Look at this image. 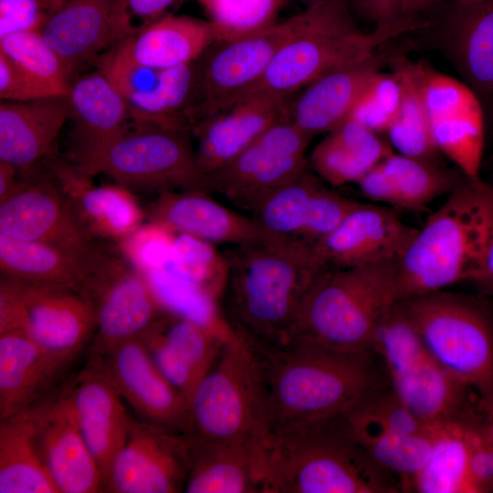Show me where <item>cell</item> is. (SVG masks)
Instances as JSON below:
<instances>
[{
  "label": "cell",
  "instance_id": "6da1fadb",
  "mask_svg": "<svg viewBox=\"0 0 493 493\" xmlns=\"http://www.w3.org/2000/svg\"><path fill=\"white\" fill-rule=\"evenodd\" d=\"M251 345L263 374L266 435L276 426L344 415L388 381L372 351H348L306 341Z\"/></svg>",
  "mask_w": 493,
  "mask_h": 493
},
{
  "label": "cell",
  "instance_id": "7a4b0ae2",
  "mask_svg": "<svg viewBox=\"0 0 493 493\" xmlns=\"http://www.w3.org/2000/svg\"><path fill=\"white\" fill-rule=\"evenodd\" d=\"M225 254L228 275L219 305L229 326L256 346L288 343L309 287L327 268L313 246L264 234Z\"/></svg>",
  "mask_w": 493,
  "mask_h": 493
},
{
  "label": "cell",
  "instance_id": "3957f363",
  "mask_svg": "<svg viewBox=\"0 0 493 493\" xmlns=\"http://www.w3.org/2000/svg\"><path fill=\"white\" fill-rule=\"evenodd\" d=\"M262 493H389L387 472L348 435L340 417L276 426L260 442Z\"/></svg>",
  "mask_w": 493,
  "mask_h": 493
},
{
  "label": "cell",
  "instance_id": "277c9868",
  "mask_svg": "<svg viewBox=\"0 0 493 493\" xmlns=\"http://www.w3.org/2000/svg\"><path fill=\"white\" fill-rule=\"evenodd\" d=\"M398 259L399 299L474 282L493 215V186L464 178L447 194Z\"/></svg>",
  "mask_w": 493,
  "mask_h": 493
},
{
  "label": "cell",
  "instance_id": "5b68a950",
  "mask_svg": "<svg viewBox=\"0 0 493 493\" xmlns=\"http://www.w3.org/2000/svg\"><path fill=\"white\" fill-rule=\"evenodd\" d=\"M399 301L398 260L328 267L309 287L289 341L372 351L380 323Z\"/></svg>",
  "mask_w": 493,
  "mask_h": 493
},
{
  "label": "cell",
  "instance_id": "8992f818",
  "mask_svg": "<svg viewBox=\"0 0 493 493\" xmlns=\"http://www.w3.org/2000/svg\"><path fill=\"white\" fill-rule=\"evenodd\" d=\"M306 10L304 26L278 49L259 81L243 97H293L328 72L374 57L382 45L420 26L407 19L362 32L351 18L347 0H322Z\"/></svg>",
  "mask_w": 493,
  "mask_h": 493
},
{
  "label": "cell",
  "instance_id": "52a82bcc",
  "mask_svg": "<svg viewBox=\"0 0 493 493\" xmlns=\"http://www.w3.org/2000/svg\"><path fill=\"white\" fill-rule=\"evenodd\" d=\"M433 359L493 410V320L481 305L443 290L399 301Z\"/></svg>",
  "mask_w": 493,
  "mask_h": 493
},
{
  "label": "cell",
  "instance_id": "ba28073f",
  "mask_svg": "<svg viewBox=\"0 0 493 493\" xmlns=\"http://www.w3.org/2000/svg\"><path fill=\"white\" fill-rule=\"evenodd\" d=\"M190 434L211 441L260 442L267 432L262 369L253 346L232 328L188 399Z\"/></svg>",
  "mask_w": 493,
  "mask_h": 493
},
{
  "label": "cell",
  "instance_id": "9c48e42d",
  "mask_svg": "<svg viewBox=\"0 0 493 493\" xmlns=\"http://www.w3.org/2000/svg\"><path fill=\"white\" fill-rule=\"evenodd\" d=\"M67 160L91 176L103 174L130 189L207 191L189 129L132 122L107 143Z\"/></svg>",
  "mask_w": 493,
  "mask_h": 493
},
{
  "label": "cell",
  "instance_id": "30bf717a",
  "mask_svg": "<svg viewBox=\"0 0 493 493\" xmlns=\"http://www.w3.org/2000/svg\"><path fill=\"white\" fill-rule=\"evenodd\" d=\"M91 307L96 332L92 352L140 337L166 311L146 277L120 250L98 242L85 257L75 288Z\"/></svg>",
  "mask_w": 493,
  "mask_h": 493
},
{
  "label": "cell",
  "instance_id": "8fae6325",
  "mask_svg": "<svg viewBox=\"0 0 493 493\" xmlns=\"http://www.w3.org/2000/svg\"><path fill=\"white\" fill-rule=\"evenodd\" d=\"M372 350L384 368L390 389L425 424L456 419L467 411L469 391L433 359L404 315L394 313L383 321Z\"/></svg>",
  "mask_w": 493,
  "mask_h": 493
},
{
  "label": "cell",
  "instance_id": "7c38bea8",
  "mask_svg": "<svg viewBox=\"0 0 493 493\" xmlns=\"http://www.w3.org/2000/svg\"><path fill=\"white\" fill-rule=\"evenodd\" d=\"M307 16L305 8L258 33L210 46L199 58L197 84L187 114L190 128L234 104L253 88L278 49L304 26Z\"/></svg>",
  "mask_w": 493,
  "mask_h": 493
},
{
  "label": "cell",
  "instance_id": "4fadbf2b",
  "mask_svg": "<svg viewBox=\"0 0 493 493\" xmlns=\"http://www.w3.org/2000/svg\"><path fill=\"white\" fill-rule=\"evenodd\" d=\"M310 140L286 116L207 175V192L250 215L272 193L309 169L306 150Z\"/></svg>",
  "mask_w": 493,
  "mask_h": 493
},
{
  "label": "cell",
  "instance_id": "5bb4252c",
  "mask_svg": "<svg viewBox=\"0 0 493 493\" xmlns=\"http://www.w3.org/2000/svg\"><path fill=\"white\" fill-rule=\"evenodd\" d=\"M38 164L20 171L18 184L0 201V234L87 253L97 240L79 222L47 164Z\"/></svg>",
  "mask_w": 493,
  "mask_h": 493
},
{
  "label": "cell",
  "instance_id": "9a60e30c",
  "mask_svg": "<svg viewBox=\"0 0 493 493\" xmlns=\"http://www.w3.org/2000/svg\"><path fill=\"white\" fill-rule=\"evenodd\" d=\"M188 433L131 417L126 440L114 457L104 491L183 492L188 470Z\"/></svg>",
  "mask_w": 493,
  "mask_h": 493
},
{
  "label": "cell",
  "instance_id": "2e32d148",
  "mask_svg": "<svg viewBox=\"0 0 493 493\" xmlns=\"http://www.w3.org/2000/svg\"><path fill=\"white\" fill-rule=\"evenodd\" d=\"M97 354L102 357L122 400L136 418L190 434L186 398L160 371L141 336Z\"/></svg>",
  "mask_w": 493,
  "mask_h": 493
},
{
  "label": "cell",
  "instance_id": "e0dca14e",
  "mask_svg": "<svg viewBox=\"0 0 493 493\" xmlns=\"http://www.w3.org/2000/svg\"><path fill=\"white\" fill-rule=\"evenodd\" d=\"M28 411L37 447L59 493L104 491L100 469L79 430L65 383Z\"/></svg>",
  "mask_w": 493,
  "mask_h": 493
},
{
  "label": "cell",
  "instance_id": "ac0fdd59",
  "mask_svg": "<svg viewBox=\"0 0 493 493\" xmlns=\"http://www.w3.org/2000/svg\"><path fill=\"white\" fill-rule=\"evenodd\" d=\"M82 436L102 475L103 488L114 457L123 446L132 414L100 354L65 383Z\"/></svg>",
  "mask_w": 493,
  "mask_h": 493
},
{
  "label": "cell",
  "instance_id": "d6986e66",
  "mask_svg": "<svg viewBox=\"0 0 493 493\" xmlns=\"http://www.w3.org/2000/svg\"><path fill=\"white\" fill-rule=\"evenodd\" d=\"M215 42L208 20L173 15L121 40L94 64L106 74L134 68L163 70L198 59Z\"/></svg>",
  "mask_w": 493,
  "mask_h": 493
},
{
  "label": "cell",
  "instance_id": "ffe728a7",
  "mask_svg": "<svg viewBox=\"0 0 493 493\" xmlns=\"http://www.w3.org/2000/svg\"><path fill=\"white\" fill-rule=\"evenodd\" d=\"M292 97L251 94L193 124L198 165L207 177L222 168L288 114Z\"/></svg>",
  "mask_w": 493,
  "mask_h": 493
},
{
  "label": "cell",
  "instance_id": "44dd1931",
  "mask_svg": "<svg viewBox=\"0 0 493 493\" xmlns=\"http://www.w3.org/2000/svg\"><path fill=\"white\" fill-rule=\"evenodd\" d=\"M15 280L24 306L26 331L49 353L74 361L96 332L88 301L70 286Z\"/></svg>",
  "mask_w": 493,
  "mask_h": 493
},
{
  "label": "cell",
  "instance_id": "7402d4cb",
  "mask_svg": "<svg viewBox=\"0 0 493 493\" xmlns=\"http://www.w3.org/2000/svg\"><path fill=\"white\" fill-rule=\"evenodd\" d=\"M231 330L215 328L166 310L142 339L154 362L186 398L216 361Z\"/></svg>",
  "mask_w": 493,
  "mask_h": 493
},
{
  "label": "cell",
  "instance_id": "603a6c76",
  "mask_svg": "<svg viewBox=\"0 0 493 493\" xmlns=\"http://www.w3.org/2000/svg\"><path fill=\"white\" fill-rule=\"evenodd\" d=\"M415 231L388 208L358 202L313 247L327 268L359 267L398 260Z\"/></svg>",
  "mask_w": 493,
  "mask_h": 493
},
{
  "label": "cell",
  "instance_id": "cb8c5ba5",
  "mask_svg": "<svg viewBox=\"0 0 493 493\" xmlns=\"http://www.w3.org/2000/svg\"><path fill=\"white\" fill-rule=\"evenodd\" d=\"M46 164L79 222L94 239L119 242L146 218L130 188L117 183L96 185L91 175L67 159L48 156Z\"/></svg>",
  "mask_w": 493,
  "mask_h": 493
},
{
  "label": "cell",
  "instance_id": "d4e9b609",
  "mask_svg": "<svg viewBox=\"0 0 493 493\" xmlns=\"http://www.w3.org/2000/svg\"><path fill=\"white\" fill-rule=\"evenodd\" d=\"M148 220L160 222L176 234L189 235L215 246L251 242L265 233L257 222L207 191H163L144 207Z\"/></svg>",
  "mask_w": 493,
  "mask_h": 493
},
{
  "label": "cell",
  "instance_id": "484cf974",
  "mask_svg": "<svg viewBox=\"0 0 493 493\" xmlns=\"http://www.w3.org/2000/svg\"><path fill=\"white\" fill-rule=\"evenodd\" d=\"M73 361L44 350L25 330L0 334V421L26 412L62 384Z\"/></svg>",
  "mask_w": 493,
  "mask_h": 493
},
{
  "label": "cell",
  "instance_id": "4316f807",
  "mask_svg": "<svg viewBox=\"0 0 493 493\" xmlns=\"http://www.w3.org/2000/svg\"><path fill=\"white\" fill-rule=\"evenodd\" d=\"M185 493H262L259 442H221L187 434Z\"/></svg>",
  "mask_w": 493,
  "mask_h": 493
},
{
  "label": "cell",
  "instance_id": "83f0119b",
  "mask_svg": "<svg viewBox=\"0 0 493 493\" xmlns=\"http://www.w3.org/2000/svg\"><path fill=\"white\" fill-rule=\"evenodd\" d=\"M374 57L320 77L298 93L288 107V119L311 139L347 121L374 74Z\"/></svg>",
  "mask_w": 493,
  "mask_h": 493
},
{
  "label": "cell",
  "instance_id": "f1b7e54d",
  "mask_svg": "<svg viewBox=\"0 0 493 493\" xmlns=\"http://www.w3.org/2000/svg\"><path fill=\"white\" fill-rule=\"evenodd\" d=\"M66 99L74 124L69 155L107 143L132 123L125 97L98 68L75 77Z\"/></svg>",
  "mask_w": 493,
  "mask_h": 493
},
{
  "label": "cell",
  "instance_id": "f546056e",
  "mask_svg": "<svg viewBox=\"0 0 493 493\" xmlns=\"http://www.w3.org/2000/svg\"><path fill=\"white\" fill-rule=\"evenodd\" d=\"M68 120L66 96L26 102L1 100L0 161L24 171L49 156Z\"/></svg>",
  "mask_w": 493,
  "mask_h": 493
},
{
  "label": "cell",
  "instance_id": "4dcf8cb0",
  "mask_svg": "<svg viewBox=\"0 0 493 493\" xmlns=\"http://www.w3.org/2000/svg\"><path fill=\"white\" fill-rule=\"evenodd\" d=\"M113 0H67L39 33L59 57L72 80L79 68L113 47Z\"/></svg>",
  "mask_w": 493,
  "mask_h": 493
},
{
  "label": "cell",
  "instance_id": "1f68e13d",
  "mask_svg": "<svg viewBox=\"0 0 493 493\" xmlns=\"http://www.w3.org/2000/svg\"><path fill=\"white\" fill-rule=\"evenodd\" d=\"M392 152L377 133L349 119L313 148L309 167L320 180L339 187L357 184Z\"/></svg>",
  "mask_w": 493,
  "mask_h": 493
},
{
  "label": "cell",
  "instance_id": "d6a6232c",
  "mask_svg": "<svg viewBox=\"0 0 493 493\" xmlns=\"http://www.w3.org/2000/svg\"><path fill=\"white\" fill-rule=\"evenodd\" d=\"M451 50L454 63L479 99L493 98V0H460Z\"/></svg>",
  "mask_w": 493,
  "mask_h": 493
},
{
  "label": "cell",
  "instance_id": "836d02e7",
  "mask_svg": "<svg viewBox=\"0 0 493 493\" xmlns=\"http://www.w3.org/2000/svg\"><path fill=\"white\" fill-rule=\"evenodd\" d=\"M0 493H59L37 447L29 411L0 421Z\"/></svg>",
  "mask_w": 493,
  "mask_h": 493
},
{
  "label": "cell",
  "instance_id": "e575fe53",
  "mask_svg": "<svg viewBox=\"0 0 493 493\" xmlns=\"http://www.w3.org/2000/svg\"><path fill=\"white\" fill-rule=\"evenodd\" d=\"M88 252L79 254L54 245L0 234L1 275L26 283L76 288Z\"/></svg>",
  "mask_w": 493,
  "mask_h": 493
},
{
  "label": "cell",
  "instance_id": "d590c367",
  "mask_svg": "<svg viewBox=\"0 0 493 493\" xmlns=\"http://www.w3.org/2000/svg\"><path fill=\"white\" fill-rule=\"evenodd\" d=\"M199 58L159 70L150 87L127 96L132 122L190 130L187 114L197 84Z\"/></svg>",
  "mask_w": 493,
  "mask_h": 493
},
{
  "label": "cell",
  "instance_id": "8d00e7d4",
  "mask_svg": "<svg viewBox=\"0 0 493 493\" xmlns=\"http://www.w3.org/2000/svg\"><path fill=\"white\" fill-rule=\"evenodd\" d=\"M437 152L447 157L470 180L479 179L484 148V115L475 95L429 115Z\"/></svg>",
  "mask_w": 493,
  "mask_h": 493
},
{
  "label": "cell",
  "instance_id": "74e56055",
  "mask_svg": "<svg viewBox=\"0 0 493 493\" xmlns=\"http://www.w3.org/2000/svg\"><path fill=\"white\" fill-rule=\"evenodd\" d=\"M429 425L431 452L411 489L421 493H477L469 471L462 415Z\"/></svg>",
  "mask_w": 493,
  "mask_h": 493
},
{
  "label": "cell",
  "instance_id": "f35d334b",
  "mask_svg": "<svg viewBox=\"0 0 493 493\" xmlns=\"http://www.w3.org/2000/svg\"><path fill=\"white\" fill-rule=\"evenodd\" d=\"M341 419L350 437L370 458L387 472L397 475L402 488L411 489L431 452L430 425L421 433L400 434L352 421L345 415Z\"/></svg>",
  "mask_w": 493,
  "mask_h": 493
},
{
  "label": "cell",
  "instance_id": "ab89813d",
  "mask_svg": "<svg viewBox=\"0 0 493 493\" xmlns=\"http://www.w3.org/2000/svg\"><path fill=\"white\" fill-rule=\"evenodd\" d=\"M393 71L403 85V97L386 133L396 152L430 161L437 152L431 134L415 62L398 58Z\"/></svg>",
  "mask_w": 493,
  "mask_h": 493
},
{
  "label": "cell",
  "instance_id": "60d3db41",
  "mask_svg": "<svg viewBox=\"0 0 493 493\" xmlns=\"http://www.w3.org/2000/svg\"><path fill=\"white\" fill-rule=\"evenodd\" d=\"M321 184L309 169L272 193L250 215L265 234L299 240L312 197Z\"/></svg>",
  "mask_w": 493,
  "mask_h": 493
},
{
  "label": "cell",
  "instance_id": "b9f144b4",
  "mask_svg": "<svg viewBox=\"0 0 493 493\" xmlns=\"http://www.w3.org/2000/svg\"><path fill=\"white\" fill-rule=\"evenodd\" d=\"M0 53L26 73L51 96H66L72 78L57 53L38 31L0 37Z\"/></svg>",
  "mask_w": 493,
  "mask_h": 493
},
{
  "label": "cell",
  "instance_id": "7bdbcfd3",
  "mask_svg": "<svg viewBox=\"0 0 493 493\" xmlns=\"http://www.w3.org/2000/svg\"><path fill=\"white\" fill-rule=\"evenodd\" d=\"M165 267L220 303L228 275V260L215 245L189 235L177 234Z\"/></svg>",
  "mask_w": 493,
  "mask_h": 493
},
{
  "label": "cell",
  "instance_id": "ee69618b",
  "mask_svg": "<svg viewBox=\"0 0 493 493\" xmlns=\"http://www.w3.org/2000/svg\"><path fill=\"white\" fill-rule=\"evenodd\" d=\"M381 165L396 189L402 208L422 207L458 184L430 161L396 152H390Z\"/></svg>",
  "mask_w": 493,
  "mask_h": 493
},
{
  "label": "cell",
  "instance_id": "f6af8a7d",
  "mask_svg": "<svg viewBox=\"0 0 493 493\" xmlns=\"http://www.w3.org/2000/svg\"><path fill=\"white\" fill-rule=\"evenodd\" d=\"M211 23L217 41L242 38L263 31L278 21L286 0H197Z\"/></svg>",
  "mask_w": 493,
  "mask_h": 493
},
{
  "label": "cell",
  "instance_id": "bcb514c9",
  "mask_svg": "<svg viewBox=\"0 0 493 493\" xmlns=\"http://www.w3.org/2000/svg\"><path fill=\"white\" fill-rule=\"evenodd\" d=\"M402 97L403 85L397 73L377 71L349 119L377 134L386 132L397 113Z\"/></svg>",
  "mask_w": 493,
  "mask_h": 493
},
{
  "label": "cell",
  "instance_id": "7dc6e473",
  "mask_svg": "<svg viewBox=\"0 0 493 493\" xmlns=\"http://www.w3.org/2000/svg\"><path fill=\"white\" fill-rule=\"evenodd\" d=\"M176 235L165 225L148 220L117 242L118 249L134 267L146 273L166 267Z\"/></svg>",
  "mask_w": 493,
  "mask_h": 493
},
{
  "label": "cell",
  "instance_id": "c3c4849f",
  "mask_svg": "<svg viewBox=\"0 0 493 493\" xmlns=\"http://www.w3.org/2000/svg\"><path fill=\"white\" fill-rule=\"evenodd\" d=\"M185 0H113V46L148 26L175 15Z\"/></svg>",
  "mask_w": 493,
  "mask_h": 493
},
{
  "label": "cell",
  "instance_id": "681fc988",
  "mask_svg": "<svg viewBox=\"0 0 493 493\" xmlns=\"http://www.w3.org/2000/svg\"><path fill=\"white\" fill-rule=\"evenodd\" d=\"M357 204L322 183L312 197L299 240L314 246L334 231Z\"/></svg>",
  "mask_w": 493,
  "mask_h": 493
},
{
  "label": "cell",
  "instance_id": "f907efd6",
  "mask_svg": "<svg viewBox=\"0 0 493 493\" xmlns=\"http://www.w3.org/2000/svg\"><path fill=\"white\" fill-rule=\"evenodd\" d=\"M468 448L469 471L477 492H493V446L485 416L471 411L462 414Z\"/></svg>",
  "mask_w": 493,
  "mask_h": 493
},
{
  "label": "cell",
  "instance_id": "816d5d0a",
  "mask_svg": "<svg viewBox=\"0 0 493 493\" xmlns=\"http://www.w3.org/2000/svg\"><path fill=\"white\" fill-rule=\"evenodd\" d=\"M61 0H0V37L25 31H40Z\"/></svg>",
  "mask_w": 493,
  "mask_h": 493
},
{
  "label": "cell",
  "instance_id": "f5cc1de1",
  "mask_svg": "<svg viewBox=\"0 0 493 493\" xmlns=\"http://www.w3.org/2000/svg\"><path fill=\"white\" fill-rule=\"evenodd\" d=\"M47 97L54 96L0 53L1 100L26 102Z\"/></svg>",
  "mask_w": 493,
  "mask_h": 493
},
{
  "label": "cell",
  "instance_id": "db71d44e",
  "mask_svg": "<svg viewBox=\"0 0 493 493\" xmlns=\"http://www.w3.org/2000/svg\"><path fill=\"white\" fill-rule=\"evenodd\" d=\"M356 184L361 193L371 201L401 207L396 189L381 163L370 169Z\"/></svg>",
  "mask_w": 493,
  "mask_h": 493
},
{
  "label": "cell",
  "instance_id": "11a10c76",
  "mask_svg": "<svg viewBox=\"0 0 493 493\" xmlns=\"http://www.w3.org/2000/svg\"><path fill=\"white\" fill-rule=\"evenodd\" d=\"M359 11L376 24V26L399 24L402 0H353Z\"/></svg>",
  "mask_w": 493,
  "mask_h": 493
},
{
  "label": "cell",
  "instance_id": "9f6ffc18",
  "mask_svg": "<svg viewBox=\"0 0 493 493\" xmlns=\"http://www.w3.org/2000/svg\"><path fill=\"white\" fill-rule=\"evenodd\" d=\"M474 283L484 292L493 296V215L481 267Z\"/></svg>",
  "mask_w": 493,
  "mask_h": 493
},
{
  "label": "cell",
  "instance_id": "6f0895ef",
  "mask_svg": "<svg viewBox=\"0 0 493 493\" xmlns=\"http://www.w3.org/2000/svg\"><path fill=\"white\" fill-rule=\"evenodd\" d=\"M20 170L6 162L0 161V201L10 194L18 184Z\"/></svg>",
  "mask_w": 493,
  "mask_h": 493
},
{
  "label": "cell",
  "instance_id": "680465c9",
  "mask_svg": "<svg viewBox=\"0 0 493 493\" xmlns=\"http://www.w3.org/2000/svg\"><path fill=\"white\" fill-rule=\"evenodd\" d=\"M435 0H402L401 11L404 19H414V16Z\"/></svg>",
  "mask_w": 493,
  "mask_h": 493
},
{
  "label": "cell",
  "instance_id": "91938a15",
  "mask_svg": "<svg viewBox=\"0 0 493 493\" xmlns=\"http://www.w3.org/2000/svg\"><path fill=\"white\" fill-rule=\"evenodd\" d=\"M484 414V413H483ZM487 431L493 446V410L484 414Z\"/></svg>",
  "mask_w": 493,
  "mask_h": 493
},
{
  "label": "cell",
  "instance_id": "94428289",
  "mask_svg": "<svg viewBox=\"0 0 493 493\" xmlns=\"http://www.w3.org/2000/svg\"><path fill=\"white\" fill-rule=\"evenodd\" d=\"M288 1H295V2H298V3H300L302 5H304L305 8L311 5H314L320 1H322V0H286V2Z\"/></svg>",
  "mask_w": 493,
  "mask_h": 493
},
{
  "label": "cell",
  "instance_id": "6125c7cd",
  "mask_svg": "<svg viewBox=\"0 0 493 493\" xmlns=\"http://www.w3.org/2000/svg\"><path fill=\"white\" fill-rule=\"evenodd\" d=\"M67 0H61V2L64 4Z\"/></svg>",
  "mask_w": 493,
  "mask_h": 493
}]
</instances>
